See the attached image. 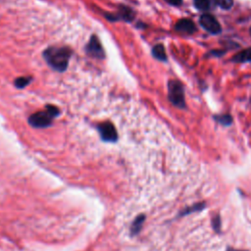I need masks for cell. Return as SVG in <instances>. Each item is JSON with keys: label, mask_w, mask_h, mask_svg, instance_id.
Here are the masks:
<instances>
[{"label": "cell", "mask_w": 251, "mask_h": 251, "mask_svg": "<svg viewBox=\"0 0 251 251\" xmlns=\"http://www.w3.org/2000/svg\"><path fill=\"white\" fill-rule=\"evenodd\" d=\"M71 55L72 51L67 47H49L43 53L48 65L58 72L67 69Z\"/></svg>", "instance_id": "cell-1"}, {"label": "cell", "mask_w": 251, "mask_h": 251, "mask_svg": "<svg viewBox=\"0 0 251 251\" xmlns=\"http://www.w3.org/2000/svg\"><path fill=\"white\" fill-rule=\"evenodd\" d=\"M53 117L45 110L44 112H37L35 114H32L28 118V123L33 127H47L51 125Z\"/></svg>", "instance_id": "cell-4"}, {"label": "cell", "mask_w": 251, "mask_h": 251, "mask_svg": "<svg viewBox=\"0 0 251 251\" xmlns=\"http://www.w3.org/2000/svg\"><path fill=\"white\" fill-rule=\"evenodd\" d=\"M152 55L157 60H160V61H166L167 60V55H166V51H165V48H164L163 44L155 45L152 48Z\"/></svg>", "instance_id": "cell-9"}, {"label": "cell", "mask_w": 251, "mask_h": 251, "mask_svg": "<svg viewBox=\"0 0 251 251\" xmlns=\"http://www.w3.org/2000/svg\"><path fill=\"white\" fill-rule=\"evenodd\" d=\"M168 97L170 102L180 109H184L185 99H184V90L181 82L178 80H170L168 82Z\"/></svg>", "instance_id": "cell-2"}, {"label": "cell", "mask_w": 251, "mask_h": 251, "mask_svg": "<svg viewBox=\"0 0 251 251\" xmlns=\"http://www.w3.org/2000/svg\"><path fill=\"white\" fill-rule=\"evenodd\" d=\"M250 35H251V27H250Z\"/></svg>", "instance_id": "cell-21"}, {"label": "cell", "mask_w": 251, "mask_h": 251, "mask_svg": "<svg viewBox=\"0 0 251 251\" xmlns=\"http://www.w3.org/2000/svg\"><path fill=\"white\" fill-rule=\"evenodd\" d=\"M201 26L212 34H219L222 31V27L217 19L211 14H203L199 19Z\"/></svg>", "instance_id": "cell-3"}, {"label": "cell", "mask_w": 251, "mask_h": 251, "mask_svg": "<svg viewBox=\"0 0 251 251\" xmlns=\"http://www.w3.org/2000/svg\"><path fill=\"white\" fill-rule=\"evenodd\" d=\"M30 81V77H27V76H21V77H18L16 80H15V85L18 87V88H23L25 87V85H27Z\"/></svg>", "instance_id": "cell-15"}, {"label": "cell", "mask_w": 251, "mask_h": 251, "mask_svg": "<svg viewBox=\"0 0 251 251\" xmlns=\"http://www.w3.org/2000/svg\"><path fill=\"white\" fill-rule=\"evenodd\" d=\"M85 49H86L87 54L90 55L91 57H94L96 59H103L105 57L103 47L95 35L91 36Z\"/></svg>", "instance_id": "cell-5"}, {"label": "cell", "mask_w": 251, "mask_h": 251, "mask_svg": "<svg viewBox=\"0 0 251 251\" xmlns=\"http://www.w3.org/2000/svg\"><path fill=\"white\" fill-rule=\"evenodd\" d=\"M214 2L224 10H229L233 5V0H214Z\"/></svg>", "instance_id": "cell-14"}, {"label": "cell", "mask_w": 251, "mask_h": 251, "mask_svg": "<svg viewBox=\"0 0 251 251\" xmlns=\"http://www.w3.org/2000/svg\"><path fill=\"white\" fill-rule=\"evenodd\" d=\"M232 62L235 63H246V62H250L251 61V47L247 48L237 54H235L232 59Z\"/></svg>", "instance_id": "cell-8"}, {"label": "cell", "mask_w": 251, "mask_h": 251, "mask_svg": "<svg viewBox=\"0 0 251 251\" xmlns=\"http://www.w3.org/2000/svg\"><path fill=\"white\" fill-rule=\"evenodd\" d=\"M98 130L103 140L105 141H116L118 138V133L115 126L110 122H104L98 126Z\"/></svg>", "instance_id": "cell-6"}, {"label": "cell", "mask_w": 251, "mask_h": 251, "mask_svg": "<svg viewBox=\"0 0 251 251\" xmlns=\"http://www.w3.org/2000/svg\"><path fill=\"white\" fill-rule=\"evenodd\" d=\"M194 6L200 11H208L211 8V0H193Z\"/></svg>", "instance_id": "cell-12"}, {"label": "cell", "mask_w": 251, "mask_h": 251, "mask_svg": "<svg viewBox=\"0 0 251 251\" xmlns=\"http://www.w3.org/2000/svg\"><path fill=\"white\" fill-rule=\"evenodd\" d=\"M227 251H242V250H235V249H230V248H229Z\"/></svg>", "instance_id": "cell-20"}, {"label": "cell", "mask_w": 251, "mask_h": 251, "mask_svg": "<svg viewBox=\"0 0 251 251\" xmlns=\"http://www.w3.org/2000/svg\"><path fill=\"white\" fill-rule=\"evenodd\" d=\"M213 226H214L215 229L219 230V227L221 226V221H220V218H219V217H217L216 219L213 220Z\"/></svg>", "instance_id": "cell-18"}, {"label": "cell", "mask_w": 251, "mask_h": 251, "mask_svg": "<svg viewBox=\"0 0 251 251\" xmlns=\"http://www.w3.org/2000/svg\"><path fill=\"white\" fill-rule=\"evenodd\" d=\"M175 29L185 34H192L196 31V25L190 19H180L175 25Z\"/></svg>", "instance_id": "cell-7"}, {"label": "cell", "mask_w": 251, "mask_h": 251, "mask_svg": "<svg viewBox=\"0 0 251 251\" xmlns=\"http://www.w3.org/2000/svg\"><path fill=\"white\" fill-rule=\"evenodd\" d=\"M133 17H134V13L130 8L126 6H122L120 8V18H122L123 20L129 22L133 19Z\"/></svg>", "instance_id": "cell-10"}, {"label": "cell", "mask_w": 251, "mask_h": 251, "mask_svg": "<svg viewBox=\"0 0 251 251\" xmlns=\"http://www.w3.org/2000/svg\"><path fill=\"white\" fill-rule=\"evenodd\" d=\"M46 111H47L53 118L59 115V110H58V108L55 107V106H53V105H47V106H46Z\"/></svg>", "instance_id": "cell-16"}, {"label": "cell", "mask_w": 251, "mask_h": 251, "mask_svg": "<svg viewBox=\"0 0 251 251\" xmlns=\"http://www.w3.org/2000/svg\"><path fill=\"white\" fill-rule=\"evenodd\" d=\"M214 119L216 120V122H218L219 124L225 126H230L232 124V117L229 114L217 115V116H214Z\"/></svg>", "instance_id": "cell-11"}, {"label": "cell", "mask_w": 251, "mask_h": 251, "mask_svg": "<svg viewBox=\"0 0 251 251\" xmlns=\"http://www.w3.org/2000/svg\"><path fill=\"white\" fill-rule=\"evenodd\" d=\"M143 222H144V216H143V215L138 216V217L134 220V222L132 223V226H131V227H130V230H131V233H132V234H135V233H137V232L140 230Z\"/></svg>", "instance_id": "cell-13"}, {"label": "cell", "mask_w": 251, "mask_h": 251, "mask_svg": "<svg viewBox=\"0 0 251 251\" xmlns=\"http://www.w3.org/2000/svg\"><path fill=\"white\" fill-rule=\"evenodd\" d=\"M165 1L174 6H179L182 3V0H165Z\"/></svg>", "instance_id": "cell-19"}, {"label": "cell", "mask_w": 251, "mask_h": 251, "mask_svg": "<svg viewBox=\"0 0 251 251\" xmlns=\"http://www.w3.org/2000/svg\"><path fill=\"white\" fill-rule=\"evenodd\" d=\"M225 53H226V51H224V50H213V51L210 52V55L216 56V57H221V56H223Z\"/></svg>", "instance_id": "cell-17"}]
</instances>
